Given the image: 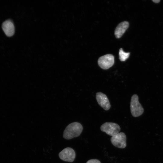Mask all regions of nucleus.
<instances>
[{
	"label": "nucleus",
	"instance_id": "1",
	"mask_svg": "<svg viewBox=\"0 0 163 163\" xmlns=\"http://www.w3.org/2000/svg\"><path fill=\"white\" fill-rule=\"evenodd\" d=\"M83 128L78 122H74L68 125L64 130L63 137L66 139H70L78 136L81 134Z\"/></svg>",
	"mask_w": 163,
	"mask_h": 163
},
{
	"label": "nucleus",
	"instance_id": "2",
	"mask_svg": "<svg viewBox=\"0 0 163 163\" xmlns=\"http://www.w3.org/2000/svg\"><path fill=\"white\" fill-rule=\"evenodd\" d=\"M138 95L135 94L131 97L130 102V110L132 115L134 117H139L144 112V109L139 103Z\"/></svg>",
	"mask_w": 163,
	"mask_h": 163
},
{
	"label": "nucleus",
	"instance_id": "3",
	"mask_svg": "<svg viewBox=\"0 0 163 163\" xmlns=\"http://www.w3.org/2000/svg\"><path fill=\"white\" fill-rule=\"evenodd\" d=\"M101 131L109 135L113 136L118 133L120 128L118 124L112 122H106L100 127Z\"/></svg>",
	"mask_w": 163,
	"mask_h": 163
},
{
	"label": "nucleus",
	"instance_id": "4",
	"mask_svg": "<svg viewBox=\"0 0 163 163\" xmlns=\"http://www.w3.org/2000/svg\"><path fill=\"white\" fill-rule=\"evenodd\" d=\"M114 62V57L111 54L102 56L100 57L98 60L99 66L103 69H109L113 65Z\"/></svg>",
	"mask_w": 163,
	"mask_h": 163
},
{
	"label": "nucleus",
	"instance_id": "5",
	"mask_svg": "<svg viewBox=\"0 0 163 163\" xmlns=\"http://www.w3.org/2000/svg\"><path fill=\"white\" fill-rule=\"evenodd\" d=\"M126 136L123 132H120L112 136L110 139L112 144L115 147L121 149L126 147Z\"/></svg>",
	"mask_w": 163,
	"mask_h": 163
},
{
	"label": "nucleus",
	"instance_id": "6",
	"mask_svg": "<svg viewBox=\"0 0 163 163\" xmlns=\"http://www.w3.org/2000/svg\"><path fill=\"white\" fill-rule=\"evenodd\" d=\"M60 158L67 162H72L75 158L76 154L75 151L72 148L67 147L60 152L59 154Z\"/></svg>",
	"mask_w": 163,
	"mask_h": 163
},
{
	"label": "nucleus",
	"instance_id": "7",
	"mask_svg": "<svg viewBox=\"0 0 163 163\" xmlns=\"http://www.w3.org/2000/svg\"><path fill=\"white\" fill-rule=\"evenodd\" d=\"M96 99L98 104L104 110H107L109 109L110 105L107 96L101 92L96 93Z\"/></svg>",
	"mask_w": 163,
	"mask_h": 163
},
{
	"label": "nucleus",
	"instance_id": "8",
	"mask_svg": "<svg viewBox=\"0 0 163 163\" xmlns=\"http://www.w3.org/2000/svg\"><path fill=\"white\" fill-rule=\"evenodd\" d=\"M2 28L5 34L8 37H11L14 33L15 28L14 24L10 20L5 21L2 24Z\"/></svg>",
	"mask_w": 163,
	"mask_h": 163
},
{
	"label": "nucleus",
	"instance_id": "9",
	"mask_svg": "<svg viewBox=\"0 0 163 163\" xmlns=\"http://www.w3.org/2000/svg\"><path fill=\"white\" fill-rule=\"evenodd\" d=\"M129 26V23L127 21H124L120 23L116 27L114 32L116 37L120 38L125 32Z\"/></svg>",
	"mask_w": 163,
	"mask_h": 163
},
{
	"label": "nucleus",
	"instance_id": "10",
	"mask_svg": "<svg viewBox=\"0 0 163 163\" xmlns=\"http://www.w3.org/2000/svg\"><path fill=\"white\" fill-rule=\"evenodd\" d=\"M130 55L129 53H126L124 52L122 48L119 50V59L121 61H124L126 60L129 57Z\"/></svg>",
	"mask_w": 163,
	"mask_h": 163
},
{
	"label": "nucleus",
	"instance_id": "11",
	"mask_svg": "<svg viewBox=\"0 0 163 163\" xmlns=\"http://www.w3.org/2000/svg\"><path fill=\"white\" fill-rule=\"evenodd\" d=\"M86 163H101V162L97 159H91L88 161Z\"/></svg>",
	"mask_w": 163,
	"mask_h": 163
},
{
	"label": "nucleus",
	"instance_id": "12",
	"mask_svg": "<svg viewBox=\"0 0 163 163\" xmlns=\"http://www.w3.org/2000/svg\"><path fill=\"white\" fill-rule=\"evenodd\" d=\"M152 1L155 3H158L160 2L159 0H152Z\"/></svg>",
	"mask_w": 163,
	"mask_h": 163
}]
</instances>
